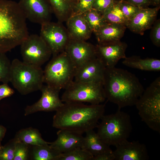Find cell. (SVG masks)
<instances>
[{"instance_id":"12","label":"cell","mask_w":160,"mask_h":160,"mask_svg":"<svg viewBox=\"0 0 160 160\" xmlns=\"http://www.w3.org/2000/svg\"><path fill=\"white\" fill-rule=\"evenodd\" d=\"M40 98L33 104L27 106L25 109V116L39 111H56L63 105L59 97L60 90L46 84L40 90Z\"/></svg>"},{"instance_id":"10","label":"cell","mask_w":160,"mask_h":160,"mask_svg":"<svg viewBox=\"0 0 160 160\" xmlns=\"http://www.w3.org/2000/svg\"><path fill=\"white\" fill-rule=\"evenodd\" d=\"M41 25L40 35L50 48L53 56L64 51L70 38L63 26L59 23L50 21Z\"/></svg>"},{"instance_id":"19","label":"cell","mask_w":160,"mask_h":160,"mask_svg":"<svg viewBox=\"0 0 160 160\" xmlns=\"http://www.w3.org/2000/svg\"><path fill=\"white\" fill-rule=\"evenodd\" d=\"M70 39L86 41L92 32L82 14L72 15L67 20Z\"/></svg>"},{"instance_id":"35","label":"cell","mask_w":160,"mask_h":160,"mask_svg":"<svg viewBox=\"0 0 160 160\" xmlns=\"http://www.w3.org/2000/svg\"><path fill=\"white\" fill-rule=\"evenodd\" d=\"M115 1L114 0H94L92 9L96 10L102 14Z\"/></svg>"},{"instance_id":"40","label":"cell","mask_w":160,"mask_h":160,"mask_svg":"<svg viewBox=\"0 0 160 160\" xmlns=\"http://www.w3.org/2000/svg\"><path fill=\"white\" fill-rule=\"evenodd\" d=\"M151 4L157 7L159 6L160 0H151Z\"/></svg>"},{"instance_id":"21","label":"cell","mask_w":160,"mask_h":160,"mask_svg":"<svg viewBox=\"0 0 160 160\" xmlns=\"http://www.w3.org/2000/svg\"><path fill=\"white\" fill-rule=\"evenodd\" d=\"M82 148L93 157L113 151L110 146L104 142L93 129L85 133Z\"/></svg>"},{"instance_id":"30","label":"cell","mask_w":160,"mask_h":160,"mask_svg":"<svg viewBox=\"0 0 160 160\" xmlns=\"http://www.w3.org/2000/svg\"><path fill=\"white\" fill-rule=\"evenodd\" d=\"M17 142L14 137L3 146L0 153V160H13Z\"/></svg>"},{"instance_id":"8","label":"cell","mask_w":160,"mask_h":160,"mask_svg":"<svg viewBox=\"0 0 160 160\" xmlns=\"http://www.w3.org/2000/svg\"><path fill=\"white\" fill-rule=\"evenodd\" d=\"M61 100L64 103H87L96 105L106 97L103 82H81L73 80L65 89Z\"/></svg>"},{"instance_id":"43","label":"cell","mask_w":160,"mask_h":160,"mask_svg":"<svg viewBox=\"0 0 160 160\" xmlns=\"http://www.w3.org/2000/svg\"></svg>"},{"instance_id":"15","label":"cell","mask_w":160,"mask_h":160,"mask_svg":"<svg viewBox=\"0 0 160 160\" xmlns=\"http://www.w3.org/2000/svg\"><path fill=\"white\" fill-rule=\"evenodd\" d=\"M105 67L96 57L76 68L74 80L81 82H101Z\"/></svg>"},{"instance_id":"27","label":"cell","mask_w":160,"mask_h":160,"mask_svg":"<svg viewBox=\"0 0 160 160\" xmlns=\"http://www.w3.org/2000/svg\"><path fill=\"white\" fill-rule=\"evenodd\" d=\"M92 32L95 33L107 23L102 14L92 9L82 14Z\"/></svg>"},{"instance_id":"34","label":"cell","mask_w":160,"mask_h":160,"mask_svg":"<svg viewBox=\"0 0 160 160\" xmlns=\"http://www.w3.org/2000/svg\"><path fill=\"white\" fill-rule=\"evenodd\" d=\"M151 32V38L153 44L157 47L160 46V20H156Z\"/></svg>"},{"instance_id":"18","label":"cell","mask_w":160,"mask_h":160,"mask_svg":"<svg viewBox=\"0 0 160 160\" xmlns=\"http://www.w3.org/2000/svg\"><path fill=\"white\" fill-rule=\"evenodd\" d=\"M56 140L49 144L53 149L61 153L78 147L82 148L84 137L82 134L70 131L60 129Z\"/></svg>"},{"instance_id":"29","label":"cell","mask_w":160,"mask_h":160,"mask_svg":"<svg viewBox=\"0 0 160 160\" xmlns=\"http://www.w3.org/2000/svg\"><path fill=\"white\" fill-rule=\"evenodd\" d=\"M0 52V82H10L11 62L5 54Z\"/></svg>"},{"instance_id":"5","label":"cell","mask_w":160,"mask_h":160,"mask_svg":"<svg viewBox=\"0 0 160 160\" xmlns=\"http://www.w3.org/2000/svg\"><path fill=\"white\" fill-rule=\"evenodd\" d=\"M10 82L22 95L40 90L44 83L43 70L15 59L11 62Z\"/></svg>"},{"instance_id":"28","label":"cell","mask_w":160,"mask_h":160,"mask_svg":"<svg viewBox=\"0 0 160 160\" xmlns=\"http://www.w3.org/2000/svg\"><path fill=\"white\" fill-rule=\"evenodd\" d=\"M93 156L86 150L78 147L60 153L57 160H93Z\"/></svg>"},{"instance_id":"4","label":"cell","mask_w":160,"mask_h":160,"mask_svg":"<svg viewBox=\"0 0 160 160\" xmlns=\"http://www.w3.org/2000/svg\"><path fill=\"white\" fill-rule=\"evenodd\" d=\"M100 119L97 133L105 143L116 147L127 140L132 129L129 114L118 108L115 113L104 115Z\"/></svg>"},{"instance_id":"16","label":"cell","mask_w":160,"mask_h":160,"mask_svg":"<svg viewBox=\"0 0 160 160\" xmlns=\"http://www.w3.org/2000/svg\"><path fill=\"white\" fill-rule=\"evenodd\" d=\"M113 151L115 160H148L149 156L146 147L138 141L126 140L116 146Z\"/></svg>"},{"instance_id":"41","label":"cell","mask_w":160,"mask_h":160,"mask_svg":"<svg viewBox=\"0 0 160 160\" xmlns=\"http://www.w3.org/2000/svg\"><path fill=\"white\" fill-rule=\"evenodd\" d=\"M3 148V146H2L1 145V143H0V153H1V151L2 150Z\"/></svg>"},{"instance_id":"33","label":"cell","mask_w":160,"mask_h":160,"mask_svg":"<svg viewBox=\"0 0 160 160\" xmlns=\"http://www.w3.org/2000/svg\"><path fill=\"white\" fill-rule=\"evenodd\" d=\"M94 1L77 0L73 7L72 15L82 14L92 9Z\"/></svg>"},{"instance_id":"39","label":"cell","mask_w":160,"mask_h":160,"mask_svg":"<svg viewBox=\"0 0 160 160\" xmlns=\"http://www.w3.org/2000/svg\"><path fill=\"white\" fill-rule=\"evenodd\" d=\"M6 131V128L4 126L0 125V143L5 135Z\"/></svg>"},{"instance_id":"26","label":"cell","mask_w":160,"mask_h":160,"mask_svg":"<svg viewBox=\"0 0 160 160\" xmlns=\"http://www.w3.org/2000/svg\"><path fill=\"white\" fill-rule=\"evenodd\" d=\"M102 15L107 23L126 25L127 20L120 8L119 2L115 1L103 13Z\"/></svg>"},{"instance_id":"22","label":"cell","mask_w":160,"mask_h":160,"mask_svg":"<svg viewBox=\"0 0 160 160\" xmlns=\"http://www.w3.org/2000/svg\"><path fill=\"white\" fill-rule=\"evenodd\" d=\"M122 64L128 67L142 71H159L160 60L154 58H141L137 56L126 57Z\"/></svg>"},{"instance_id":"38","label":"cell","mask_w":160,"mask_h":160,"mask_svg":"<svg viewBox=\"0 0 160 160\" xmlns=\"http://www.w3.org/2000/svg\"><path fill=\"white\" fill-rule=\"evenodd\" d=\"M93 160H115V157L113 151L94 156Z\"/></svg>"},{"instance_id":"9","label":"cell","mask_w":160,"mask_h":160,"mask_svg":"<svg viewBox=\"0 0 160 160\" xmlns=\"http://www.w3.org/2000/svg\"><path fill=\"white\" fill-rule=\"evenodd\" d=\"M20 45L23 61L29 64L41 67L52 55L47 44L37 34L29 35Z\"/></svg>"},{"instance_id":"6","label":"cell","mask_w":160,"mask_h":160,"mask_svg":"<svg viewBox=\"0 0 160 160\" xmlns=\"http://www.w3.org/2000/svg\"><path fill=\"white\" fill-rule=\"evenodd\" d=\"M135 105L142 120L153 131L160 133V77L143 92Z\"/></svg>"},{"instance_id":"14","label":"cell","mask_w":160,"mask_h":160,"mask_svg":"<svg viewBox=\"0 0 160 160\" xmlns=\"http://www.w3.org/2000/svg\"><path fill=\"white\" fill-rule=\"evenodd\" d=\"M64 51L76 68L96 57V47L85 41L70 39Z\"/></svg>"},{"instance_id":"1","label":"cell","mask_w":160,"mask_h":160,"mask_svg":"<svg viewBox=\"0 0 160 160\" xmlns=\"http://www.w3.org/2000/svg\"><path fill=\"white\" fill-rule=\"evenodd\" d=\"M105 104L87 105L79 102L64 103L53 117L52 126L59 129L82 134L97 128L104 115Z\"/></svg>"},{"instance_id":"32","label":"cell","mask_w":160,"mask_h":160,"mask_svg":"<svg viewBox=\"0 0 160 160\" xmlns=\"http://www.w3.org/2000/svg\"><path fill=\"white\" fill-rule=\"evenodd\" d=\"M119 4L121 10L127 20V22L141 9L129 3L122 1H119Z\"/></svg>"},{"instance_id":"13","label":"cell","mask_w":160,"mask_h":160,"mask_svg":"<svg viewBox=\"0 0 160 160\" xmlns=\"http://www.w3.org/2000/svg\"><path fill=\"white\" fill-rule=\"evenodd\" d=\"M127 44L120 41L105 44H99L96 46V57L105 68L115 67L119 60L126 57Z\"/></svg>"},{"instance_id":"37","label":"cell","mask_w":160,"mask_h":160,"mask_svg":"<svg viewBox=\"0 0 160 160\" xmlns=\"http://www.w3.org/2000/svg\"><path fill=\"white\" fill-rule=\"evenodd\" d=\"M122 1L129 3L141 8H146L152 4L151 0H122Z\"/></svg>"},{"instance_id":"23","label":"cell","mask_w":160,"mask_h":160,"mask_svg":"<svg viewBox=\"0 0 160 160\" xmlns=\"http://www.w3.org/2000/svg\"><path fill=\"white\" fill-rule=\"evenodd\" d=\"M15 138L17 141L29 145H41L50 143L42 138L38 129L31 127L20 130L16 134Z\"/></svg>"},{"instance_id":"17","label":"cell","mask_w":160,"mask_h":160,"mask_svg":"<svg viewBox=\"0 0 160 160\" xmlns=\"http://www.w3.org/2000/svg\"><path fill=\"white\" fill-rule=\"evenodd\" d=\"M160 7L141 8L126 25L127 28L135 33L143 35L150 28L156 20Z\"/></svg>"},{"instance_id":"7","label":"cell","mask_w":160,"mask_h":160,"mask_svg":"<svg viewBox=\"0 0 160 160\" xmlns=\"http://www.w3.org/2000/svg\"><path fill=\"white\" fill-rule=\"evenodd\" d=\"M76 67L66 52L53 56L44 71V82L60 90L73 80Z\"/></svg>"},{"instance_id":"2","label":"cell","mask_w":160,"mask_h":160,"mask_svg":"<svg viewBox=\"0 0 160 160\" xmlns=\"http://www.w3.org/2000/svg\"><path fill=\"white\" fill-rule=\"evenodd\" d=\"M103 83L106 99L120 109L135 105L144 90L135 75L115 67L105 68Z\"/></svg>"},{"instance_id":"31","label":"cell","mask_w":160,"mask_h":160,"mask_svg":"<svg viewBox=\"0 0 160 160\" xmlns=\"http://www.w3.org/2000/svg\"><path fill=\"white\" fill-rule=\"evenodd\" d=\"M30 148V145L17 140L13 160H28Z\"/></svg>"},{"instance_id":"20","label":"cell","mask_w":160,"mask_h":160,"mask_svg":"<svg viewBox=\"0 0 160 160\" xmlns=\"http://www.w3.org/2000/svg\"><path fill=\"white\" fill-rule=\"evenodd\" d=\"M127 28L122 24L107 23L95 34L99 44L120 41Z\"/></svg>"},{"instance_id":"36","label":"cell","mask_w":160,"mask_h":160,"mask_svg":"<svg viewBox=\"0 0 160 160\" xmlns=\"http://www.w3.org/2000/svg\"><path fill=\"white\" fill-rule=\"evenodd\" d=\"M14 93V90L9 87L8 84L3 83L0 85V101L3 98L12 95Z\"/></svg>"},{"instance_id":"3","label":"cell","mask_w":160,"mask_h":160,"mask_svg":"<svg viewBox=\"0 0 160 160\" xmlns=\"http://www.w3.org/2000/svg\"><path fill=\"white\" fill-rule=\"evenodd\" d=\"M26 20L18 3L0 0V52L10 51L27 37Z\"/></svg>"},{"instance_id":"25","label":"cell","mask_w":160,"mask_h":160,"mask_svg":"<svg viewBox=\"0 0 160 160\" xmlns=\"http://www.w3.org/2000/svg\"><path fill=\"white\" fill-rule=\"evenodd\" d=\"M60 154L49 144L30 145L29 159L30 157L33 160H57Z\"/></svg>"},{"instance_id":"24","label":"cell","mask_w":160,"mask_h":160,"mask_svg":"<svg viewBox=\"0 0 160 160\" xmlns=\"http://www.w3.org/2000/svg\"><path fill=\"white\" fill-rule=\"evenodd\" d=\"M58 20H67L71 15L76 0H47Z\"/></svg>"},{"instance_id":"42","label":"cell","mask_w":160,"mask_h":160,"mask_svg":"<svg viewBox=\"0 0 160 160\" xmlns=\"http://www.w3.org/2000/svg\"><path fill=\"white\" fill-rule=\"evenodd\" d=\"M115 0V1H118V2H119V1H122V0Z\"/></svg>"},{"instance_id":"11","label":"cell","mask_w":160,"mask_h":160,"mask_svg":"<svg viewBox=\"0 0 160 160\" xmlns=\"http://www.w3.org/2000/svg\"><path fill=\"white\" fill-rule=\"evenodd\" d=\"M19 6L26 19L42 25L50 21L51 7L47 0H20Z\"/></svg>"}]
</instances>
